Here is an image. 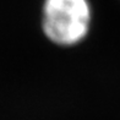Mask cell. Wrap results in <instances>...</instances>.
<instances>
[{"mask_svg":"<svg viewBox=\"0 0 120 120\" xmlns=\"http://www.w3.org/2000/svg\"><path fill=\"white\" fill-rule=\"evenodd\" d=\"M93 9L90 0H44L41 27L47 39L58 47L81 44L91 32Z\"/></svg>","mask_w":120,"mask_h":120,"instance_id":"obj_1","label":"cell"}]
</instances>
